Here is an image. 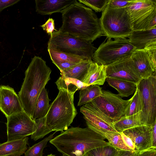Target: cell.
<instances>
[{"mask_svg":"<svg viewBox=\"0 0 156 156\" xmlns=\"http://www.w3.org/2000/svg\"><path fill=\"white\" fill-rule=\"evenodd\" d=\"M59 30L80 40L93 41L102 35L100 20L92 9L76 0L61 12Z\"/></svg>","mask_w":156,"mask_h":156,"instance_id":"1","label":"cell"},{"mask_svg":"<svg viewBox=\"0 0 156 156\" xmlns=\"http://www.w3.org/2000/svg\"><path fill=\"white\" fill-rule=\"evenodd\" d=\"M105 138L88 127H72L49 141L64 156H84L94 148L110 145Z\"/></svg>","mask_w":156,"mask_h":156,"instance_id":"2","label":"cell"},{"mask_svg":"<svg viewBox=\"0 0 156 156\" xmlns=\"http://www.w3.org/2000/svg\"><path fill=\"white\" fill-rule=\"evenodd\" d=\"M51 71L46 62L36 56L32 58L25 71L24 81L18 95L24 111L33 119L37 100L50 80Z\"/></svg>","mask_w":156,"mask_h":156,"instance_id":"3","label":"cell"},{"mask_svg":"<svg viewBox=\"0 0 156 156\" xmlns=\"http://www.w3.org/2000/svg\"><path fill=\"white\" fill-rule=\"evenodd\" d=\"M50 105L46 116L47 124L52 131L61 132L68 129L77 114L74 104L75 92L64 89Z\"/></svg>","mask_w":156,"mask_h":156,"instance_id":"4","label":"cell"},{"mask_svg":"<svg viewBox=\"0 0 156 156\" xmlns=\"http://www.w3.org/2000/svg\"><path fill=\"white\" fill-rule=\"evenodd\" d=\"M99 19L102 34L108 38L129 37L133 30L125 8L114 9L107 5Z\"/></svg>","mask_w":156,"mask_h":156,"instance_id":"5","label":"cell"},{"mask_svg":"<svg viewBox=\"0 0 156 156\" xmlns=\"http://www.w3.org/2000/svg\"><path fill=\"white\" fill-rule=\"evenodd\" d=\"M50 36L48 49H55L85 59L93 60L97 48L91 41L80 40L59 30L53 32Z\"/></svg>","mask_w":156,"mask_h":156,"instance_id":"6","label":"cell"},{"mask_svg":"<svg viewBox=\"0 0 156 156\" xmlns=\"http://www.w3.org/2000/svg\"><path fill=\"white\" fill-rule=\"evenodd\" d=\"M135 48L124 38H108L94 52L93 60L94 62L106 66L123 58L130 56Z\"/></svg>","mask_w":156,"mask_h":156,"instance_id":"7","label":"cell"},{"mask_svg":"<svg viewBox=\"0 0 156 156\" xmlns=\"http://www.w3.org/2000/svg\"><path fill=\"white\" fill-rule=\"evenodd\" d=\"M137 89L143 105L141 113V125L152 127L156 122V74L142 79L137 83Z\"/></svg>","mask_w":156,"mask_h":156,"instance_id":"8","label":"cell"},{"mask_svg":"<svg viewBox=\"0 0 156 156\" xmlns=\"http://www.w3.org/2000/svg\"><path fill=\"white\" fill-rule=\"evenodd\" d=\"M131 100V98L128 100H123L118 94L102 90L101 94L89 103L98 110L113 124L124 116L126 108Z\"/></svg>","mask_w":156,"mask_h":156,"instance_id":"9","label":"cell"},{"mask_svg":"<svg viewBox=\"0 0 156 156\" xmlns=\"http://www.w3.org/2000/svg\"><path fill=\"white\" fill-rule=\"evenodd\" d=\"M125 8L133 30L149 29L152 21L156 18V0H133Z\"/></svg>","mask_w":156,"mask_h":156,"instance_id":"10","label":"cell"},{"mask_svg":"<svg viewBox=\"0 0 156 156\" xmlns=\"http://www.w3.org/2000/svg\"><path fill=\"white\" fill-rule=\"evenodd\" d=\"M7 119V141L27 137L34 133L37 129L35 120L24 110Z\"/></svg>","mask_w":156,"mask_h":156,"instance_id":"11","label":"cell"},{"mask_svg":"<svg viewBox=\"0 0 156 156\" xmlns=\"http://www.w3.org/2000/svg\"><path fill=\"white\" fill-rule=\"evenodd\" d=\"M80 112L83 115L87 127L102 136L103 133L107 131L118 133L113 127V123L90 103L82 106Z\"/></svg>","mask_w":156,"mask_h":156,"instance_id":"12","label":"cell"},{"mask_svg":"<svg viewBox=\"0 0 156 156\" xmlns=\"http://www.w3.org/2000/svg\"><path fill=\"white\" fill-rule=\"evenodd\" d=\"M108 78L125 80L137 83L142 79L130 56L106 66Z\"/></svg>","mask_w":156,"mask_h":156,"instance_id":"13","label":"cell"},{"mask_svg":"<svg viewBox=\"0 0 156 156\" xmlns=\"http://www.w3.org/2000/svg\"><path fill=\"white\" fill-rule=\"evenodd\" d=\"M0 110L7 118L24 110L18 94L9 86H0Z\"/></svg>","mask_w":156,"mask_h":156,"instance_id":"14","label":"cell"},{"mask_svg":"<svg viewBox=\"0 0 156 156\" xmlns=\"http://www.w3.org/2000/svg\"><path fill=\"white\" fill-rule=\"evenodd\" d=\"M152 127L146 125L135 126L122 133L129 137L134 143L135 151H140L152 147Z\"/></svg>","mask_w":156,"mask_h":156,"instance_id":"15","label":"cell"},{"mask_svg":"<svg viewBox=\"0 0 156 156\" xmlns=\"http://www.w3.org/2000/svg\"><path fill=\"white\" fill-rule=\"evenodd\" d=\"M129 42L137 50H142L156 45V28L133 30L128 37Z\"/></svg>","mask_w":156,"mask_h":156,"instance_id":"16","label":"cell"},{"mask_svg":"<svg viewBox=\"0 0 156 156\" xmlns=\"http://www.w3.org/2000/svg\"><path fill=\"white\" fill-rule=\"evenodd\" d=\"M76 0H35L36 12L42 15L61 12Z\"/></svg>","mask_w":156,"mask_h":156,"instance_id":"17","label":"cell"},{"mask_svg":"<svg viewBox=\"0 0 156 156\" xmlns=\"http://www.w3.org/2000/svg\"><path fill=\"white\" fill-rule=\"evenodd\" d=\"M130 57L142 79L147 78L156 74V71L153 69L145 49H135Z\"/></svg>","mask_w":156,"mask_h":156,"instance_id":"18","label":"cell"},{"mask_svg":"<svg viewBox=\"0 0 156 156\" xmlns=\"http://www.w3.org/2000/svg\"><path fill=\"white\" fill-rule=\"evenodd\" d=\"M107 78L106 66L93 61L81 82L88 86L102 85Z\"/></svg>","mask_w":156,"mask_h":156,"instance_id":"19","label":"cell"},{"mask_svg":"<svg viewBox=\"0 0 156 156\" xmlns=\"http://www.w3.org/2000/svg\"><path fill=\"white\" fill-rule=\"evenodd\" d=\"M28 138L7 141L0 144V156H20L27 149Z\"/></svg>","mask_w":156,"mask_h":156,"instance_id":"20","label":"cell"},{"mask_svg":"<svg viewBox=\"0 0 156 156\" xmlns=\"http://www.w3.org/2000/svg\"><path fill=\"white\" fill-rule=\"evenodd\" d=\"M106 80L108 84L118 91L120 97H128L134 93L137 89V84L127 80L107 77Z\"/></svg>","mask_w":156,"mask_h":156,"instance_id":"21","label":"cell"},{"mask_svg":"<svg viewBox=\"0 0 156 156\" xmlns=\"http://www.w3.org/2000/svg\"><path fill=\"white\" fill-rule=\"evenodd\" d=\"M48 92L44 87L39 94L34 107L33 115L34 120L45 117L49 110L50 105Z\"/></svg>","mask_w":156,"mask_h":156,"instance_id":"22","label":"cell"},{"mask_svg":"<svg viewBox=\"0 0 156 156\" xmlns=\"http://www.w3.org/2000/svg\"><path fill=\"white\" fill-rule=\"evenodd\" d=\"M92 60H85L61 73L66 77L73 78L82 81L87 72Z\"/></svg>","mask_w":156,"mask_h":156,"instance_id":"23","label":"cell"},{"mask_svg":"<svg viewBox=\"0 0 156 156\" xmlns=\"http://www.w3.org/2000/svg\"><path fill=\"white\" fill-rule=\"evenodd\" d=\"M141 111L138 113L128 116H123L113 123V126L119 133L131 128L142 125L141 121Z\"/></svg>","mask_w":156,"mask_h":156,"instance_id":"24","label":"cell"},{"mask_svg":"<svg viewBox=\"0 0 156 156\" xmlns=\"http://www.w3.org/2000/svg\"><path fill=\"white\" fill-rule=\"evenodd\" d=\"M102 90V88L97 85H89L80 90L78 106L90 103L101 94Z\"/></svg>","mask_w":156,"mask_h":156,"instance_id":"25","label":"cell"},{"mask_svg":"<svg viewBox=\"0 0 156 156\" xmlns=\"http://www.w3.org/2000/svg\"><path fill=\"white\" fill-rule=\"evenodd\" d=\"M58 89H64L75 92L88 86L82 82L75 79L66 77L61 75L55 82Z\"/></svg>","mask_w":156,"mask_h":156,"instance_id":"26","label":"cell"},{"mask_svg":"<svg viewBox=\"0 0 156 156\" xmlns=\"http://www.w3.org/2000/svg\"><path fill=\"white\" fill-rule=\"evenodd\" d=\"M48 50L52 62L55 65L64 62L77 64L86 60L81 57L69 55L55 49H48Z\"/></svg>","mask_w":156,"mask_h":156,"instance_id":"27","label":"cell"},{"mask_svg":"<svg viewBox=\"0 0 156 156\" xmlns=\"http://www.w3.org/2000/svg\"><path fill=\"white\" fill-rule=\"evenodd\" d=\"M102 136L108 140L111 145L117 149L132 151L125 145L122 139L120 133L108 131L103 133Z\"/></svg>","mask_w":156,"mask_h":156,"instance_id":"28","label":"cell"},{"mask_svg":"<svg viewBox=\"0 0 156 156\" xmlns=\"http://www.w3.org/2000/svg\"><path fill=\"white\" fill-rule=\"evenodd\" d=\"M143 108L141 98L136 89L126 108L124 116H128L136 114L141 111Z\"/></svg>","mask_w":156,"mask_h":156,"instance_id":"29","label":"cell"},{"mask_svg":"<svg viewBox=\"0 0 156 156\" xmlns=\"http://www.w3.org/2000/svg\"><path fill=\"white\" fill-rule=\"evenodd\" d=\"M35 121L37 125V129L31 136V139L34 141L43 138L52 131L47 124L46 116Z\"/></svg>","mask_w":156,"mask_h":156,"instance_id":"30","label":"cell"},{"mask_svg":"<svg viewBox=\"0 0 156 156\" xmlns=\"http://www.w3.org/2000/svg\"><path fill=\"white\" fill-rule=\"evenodd\" d=\"M55 132L29 147L25 153V156H42L44 148L46 146L48 142L53 138Z\"/></svg>","mask_w":156,"mask_h":156,"instance_id":"31","label":"cell"},{"mask_svg":"<svg viewBox=\"0 0 156 156\" xmlns=\"http://www.w3.org/2000/svg\"><path fill=\"white\" fill-rule=\"evenodd\" d=\"M118 149L110 144L92 149L84 156H113Z\"/></svg>","mask_w":156,"mask_h":156,"instance_id":"32","label":"cell"},{"mask_svg":"<svg viewBox=\"0 0 156 156\" xmlns=\"http://www.w3.org/2000/svg\"><path fill=\"white\" fill-rule=\"evenodd\" d=\"M109 0H79L80 3L88 6L96 12H102Z\"/></svg>","mask_w":156,"mask_h":156,"instance_id":"33","label":"cell"},{"mask_svg":"<svg viewBox=\"0 0 156 156\" xmlns=\"http://www.w3.org/2000/svg\"><path fill=\"white\" fill-rule=\"evenodd\" d=\"M147 52L149 59L154 70L156 71V45L150 46L144 49Z\"/></svg>","mask_w":156,"mask_h":156,"instance_id":"34","label":"cell"},{"mask_svg":"<svg viewBox=\"0 0 156 156\" xmlns=\"http://www.w3.org/2000/svg\"><path fill=\"white\" fill-rule=\"evenodd\" d=\"M133 0H109L108 5L114 9L126 8L129 6Z\"/></svg>","mask_w":156,"mask_h":156,"instance_id":"35","label":"cell"},{"mask_svg":"<svg viewBox=\"0 0 156 156\" xmlns=\"http://www.w3.org/2000/svg\"><path fill=\"white\" fill-rule=\"evenodd\" d=\"M41 27L50 35L53 32L57 30L55 28L54 20L51 18H49L45 23Z\"/></svg>","mask_w":156,"mask_h":156,"instance_id":"36","label":"cell"},{"mask_svg":"<svg viewBox=\"0 0 156 156\" xmlns=\"http://www.w3.org/2000/svg\"><path fill=\"white\" fill-rule=\"evenodd\" d=\"M120 134L122 139L125 145L131 150L135 151V144L131 139L122 132Z\"/></svg>","mask_w":156,"mask_h":156,"instance_id":"37","label":"cell"},{"mask_svg":"<svg viewBox=\"0 0 156 156\" xmlns=\"http://www.w3.org/2000/svg\"><path fill=\"white\" fill-rule=\"evenodd\" d=\"M138 152L136 151H126L118 149L113 156H137Z\"/></svg>","mask_w":156,"mask_h":156,"instance_id":"38","label":"cell"},{"mask_svg":"<svg viewBox=\"0 0 156 156\" xmlns=\"http://www.w3.org/2000/svg\"><path fill=\"white\" fill-rule=\"evenodd\" d=\"M20 1V0H0V12L4 9L13 5Z\"/></svg>","mask_w":156,"mask_h":156,"instance_id":"39","label":"cell"},{"mask_svg":"<svg viewBox=\"0 0 156 156\" xmlns=\"http://www.w3.org/2000/svg\"><path fill=\"white\" fill-rule=\"evenodd\" d=\"M137 156H156V147H152L139 151Z\"/></svg>","mask_w":156,"mask_h":156,"instance_id":"40","label":"cell"},{"mask_svg":"<svg viewBox=\"0 0 156 156\" xmlns=\"http://www.w3.org/2000/svg\"><path fill=\"white\" fill-rule=\"evenodd\" d=\"M76 64H77L69 62H64L57 64L56 66L59 69L61 73L65 70L73 67Z\"/></svg>","mask_w":156,"mask_h":156,"instance_id":"41","label":"cell"},{"mask_svg":"<svg viewBox=\"0 0 156 156\" xmlns=\"http://www.w3.org/2000/svg\"><path fill=\"white\" fill-rule=\"evenodd\" d=\"M152 147H156V122L152 126Z\"/></svg>","mask_w":156,"mask_h":156,"instance_id":"42","label":"cell"},{"mask_svg":"<svg viewBox=\"0 0 156 156\" xmlns=\"http://www.w3.org/2000/svg\"><path fill=\"white\" fill-rule=\"evenodd\" d=\"M46 156H55V155L52 154H50L48 155H47Z\"/></svg>","mask_w":156,"mask_h":156,"instance_id":"43","label":"cell"},{"mask_svg":"<svg viewBox=\"0 0 156 156\" xmlns=\"http://www.w3.org/2000/svg\"><path fill=\"white\" fill-rule=\"evenodd\" d=\"M62 156H63V155H62Z\"/></svg>","mask_w":156,"mask_h":156,"instance_id":"44","label":"cell"}]
</instances>
